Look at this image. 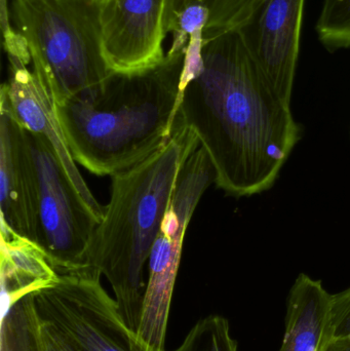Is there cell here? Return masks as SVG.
<instances>
[{
	"label": "cell",
	"instance_id": "1",
	"mask_svg": "<svg viewBox=\"0 0 350 351\" xmlns=\"http://www.w3.org/2000/svg\"><path fill=\"white\" fill-rule=\"evenodd\" d=\"M203 59L181 92L178 117L197 136L226 195L268 191L303 128L261 73L242 30L203 41Z\"/></svg>",
	"mask_w": 350,
	"mask_h": 351
},
{
	"label": "cell",
	"instance_id": "2",
	"mask_svg": "<svg viewBox=\"0 0 350 351\" xmlns=\"http://www.w3.org/2000/svg\"><path fill=\"white\" fill-rule=\"evenodd\" d=\"M184 57L166 53L152 69L112 73L100 88L55 105L76 164L111 177L164 147L178 115Z\"/></svg>",
	"mask_w": 350,
	"mask_h": 351
},
{
	"label": "cell",
	"instance_id": "3",
	"mask_svg": "<svg viewBox=\"0 0 350 351\" xmlns=\"http://www.w3.org/2000/svg\"><path fill=\"white\" fill-rule=\"evenodd\" d=\"M199 148L177 115L172 138L143 162L111 176L110 202L97 227L88 267L108 280L125 323L137 333L145 297V267L181 169Z\"/></svg>",
	"mask_w": 350,
	"mask_h": 351
},
{
	"label": "cell",
	"instance_id": "4",
	"mask_svg": "<svg viewBox=\"0 0 350 351\" xmlns=\"http://www.w3.org/2000/svg\"><path fill=\"white\" fill-rule=\"evenodd\" d=\"M99 0H10L33 71L55 105L100 88L113 72L101 51Z\"/></svg>",
	"mask_w": 350,
	"mask_h": 351
},
{
	"label": "cell",
	"instance_id": "5",
	"mask_svg": "<svg viewBox=\"0 0 350 351\" xmlns=\"http://www.w3.org/2000/svg\"><path fill=\"white\" fill-rule=\"evenodd\" d=\"M215 171L203 148L181 169L168 210L148 261V280L137 338L144 350L166 351V328L189 223Z\"/></svg>",
	"mask_w": 350,
	"mask_h": 351
},
{
	"label": "cell",
	"instance_id": "6",
	"mask_svg": "<svg viewBox=\"0 0 350 351\" xmlns=\"http://www.w3.org/2000/svg\"><path fill=\"white\" fill-rule=\"evenodd\" d=\"M38 180L37 245L59 276L90 269L88 253L102 219L66 174L49 143L30 133Z\"/></svg>",
	"mask_w": 350,
	"mask_h": 351
},
{
	"label": "cell",
	"instance_id": "7",
	"mask_svg": "<svg viewBox=\"0 0 350 351\" xmlns=\"http://www.w3.org/2000/svg\"><path fill=\"white\" fill-rule=\"evenodd\" d=\"M100 278L92 269L59 276L55 284L32 293L39 317L61 330L80 351H147Z\"/></svg>",
	"mask_w": 350,
	"mask_h": 351
},
{
	"label": "cell",
	"instance_id": "8",
	"mask_svg": "<svg viewBox=\"0 0 350 351\" xmlns=\"http://www.w3.org/2000/svg\"><path fill=\"white\" fill-rule=\"evenodd\" d=\"M166 34V0L101 3V51L113 73H138L160 65Z\"/></svg>",
	"mask_w": 350,
	"mask_h": 351
},
{
	"label": "cell",
	"instance_id": "9",
	"mask_svg": "<svg viewBox=\"0 0 350 351\" xmlns=\"http://www.w3.org/2000/svg\"><path fill=\"white\" fill-rule=\"evenodd\" d=\"M306 0H267L242 29L255 63L273 92L291 104Z\"/></svg>",
	"mask_w": 350,
	"mask_h": 351
},
{
	"label": "cell",
	"instance_id": "10",
	"mask_svg": "<svg viewBox=\"0 0 350 351\" xmlns=\"http://www.w3.org/2000/svg\"><path fill=\"white\" fill-rule=\"evenodd\" d=\"M1 226L37 245L38 180L29 132L0 105Z\"/></svg>",
	"mask_w": 350,
	"mask_h": 351
},
{
	"label": "cell",
	"instance_id": "11",
	"mask_svg": "<svg viewBox=\"0 0 350 351\" xmlns=\"http://www.w3.org/2000/svg\"><path fill=\"white\" fill-rule=\"evenodd\" d=\"M8 59L10 77L2 84L0 105L10 109L27 131L41 136L51 145L74 187L103 220L105 206L99 204L78 171L58 121L55 103L45 84L33 70L29 69L27 62L18 58Z\"/></svg>",
	"mask_w": 350,
	"mask_h": 351
},
{
	"label": "cell",
	"instance_id": "12",
	"mask_svg": "<svg viewBox=\"0 0 350 351\" xmlns=\"http://www.w3.org/2000/svg\"><path fill=\"white\" fill-rule=\"evenodd\" d=\"M285 335L279 351H327L334 339L332 294L322 280L300 274L287 299Z\"/></svg>",
	"mask_w": 350,
	"mask_h": 351
},
{
	"label": "cell",
	"instance_id": "13",
	"mask_svg": "<svg viewBox=\"0 0 350 351\" xmlns=\"http://www.w3.org/2000/svg\"><path fill=\"white\" fill-rule=\"evenodd\" d=\"M2 311L27 295L57 282V274L36 243L14 234L1 226Z\"/></svg>",
	"mask_w": 350,
	"mask_h": 351
},
{
	"label": "cell",
	"instance_id": "14",
	"mask_svg": "<svg viewBox=\"0 0 350 351\" xmlns=\"http://www.w3.org/2000/svg\"><path fill=\"white\" fill-rule=\"evenodd\" d=\"M267 0H166V29L171 33L177 16L187 6L201 4L209 10L203 41L248 27Z\"/></svg>",
	"mask_w": 350,
	"mask_h": 351
},
{
	"label": "cell",
	"instance_id": "15",
	"mask_svg": "<svg viewBox=\"0 0 350 351\" xmlns=\"http://www.w3.org/2000/svg\"><path fill=\"white\" fill-rule=\"evenodd\" d=\"M173 351H238V346L230 334L228 319L212 315L199 319Z\"/></svg>",
	"mask_w": 350,
	"mask_h": 351
},
{
	"label": "cell",
	"instance_id": "16",
	"mask_svg": "<svg viewBox=\"0 0 350 351\" xmlns=\"http://www.w3.org/2000/svg\"><path fill=\"white\" fill-rule=\"evenodd\" d=\"M316 29L331 53L350 49V0H325Z\"/></svg>",
	"mask_w": 350,
	"mask_h": 351
},
{
	"label": "cell",
	"instance_id": "17",
	"mask_svg": "<svg viewBox=\"0 0 350 351\" xmlns=\"http://www.w3.org/2000/svg\"><path fill=\"white\" fill-rule=\"evenodd\" d=\"M332 322L334 339L350 336V287L332 295Z\"/></svg>",
	"mask_w": 350,
	"mask_h": 351
},
{
	"label": "cell",
	"instance_id": "18",
	"mask_svg": "<svg viewBox=\"0 0 350 351\" xmlns=\"http://www.w3.org/2000/svg\"><path fill=\"white\" fill-rule=\"evenodd\" d=\"M39 319L41 351H80L71 339L55 325L45 321L40 317Z\"/></svg>",
	"mask_w": 350,
	"mask_h": 351
},
{
	"label": "cell",
	"instance_id": "19",
	"mask_svg": "<svg viewBox=\"0 0 350 351\" xmlns=\"http://www.w3.org/2000/svg\"><path fill=\"white\" fill-rule=\"evenodd\" d=\"M327 351H350V336L349 337L333 339Z\"/></svg>",
	"mask_w": 350,
	"mask_h": 351
},
{
	"label": "cell",
	"instance_id": "20",
	"mask_svg": "<svg viewBox=\"0 0 350 351\" xmlns=\"http://www.w3.org/2000/svg\"><path fill=\"white\" fill-rule=\"evenodd\" d=\"M100 1V3H103V2L107 1V0H99Z\"/></svg>",
	"mask_w": 350,
	"mask_h": 351
}]
</instances>
